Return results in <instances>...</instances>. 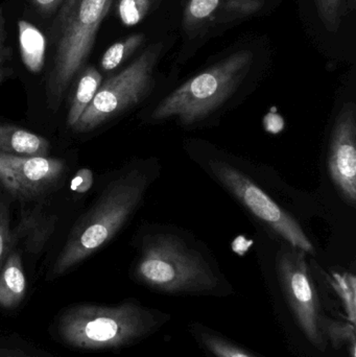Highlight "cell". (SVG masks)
Listing matches in <instances>:
<instances>
[{
    "mask_svg": "<svg viewBox=\"0 0 356 357\" xmlns=\"http://www.w3.org/2000/svg\"><path fill=\"white\" fill-rule=\"evenodd\" d=\"M254 63L250 50H238L190 77L159 102L150 113L153 123L173 121L196 129L215 121L231 104Z\"/></svg>",
    "mask_w": 356,
    "mask_h": 357,
    "instance_id": "cell-1",
    "label": "cell"
},
{
    "mask_svg": "<svg viewBox=\"0 0 356 357\" xmlns=\"http://www.w3.org/2000/svg\"><path fill=\"white\" fill-rule=\"evenodd\" d=\"M153 178L150 169L136 167L113 180L72 227L56 259V272L68 270L108 245L135 213Z\"/></svg>",
    "mask_w": 356,
    "mask_h": 357,
    "instance_id": "cell-2",
    "label": "cell"
},
{
    "mask_svg": "<svg viewBox=\"0 0 356 357\" xmlns=\"http://www.w3.org/2000/svg\"><path fill=\"white\" fill-rule=\"evenodd\" d=\"M114 0H64L54 20V66L46 86L52 110L61 106L65 92L87 62L102 21Z\"/></svg>",
    "mask_w": 356,
    "mask_h": 357,
    "instance_id": "cell-3",
    "label": "cell"
},
{
    "mask_svg": "<svg viewBox=\"0 0 356 357\" xmlns=\"http://www.w3.org/2000/svg\"><path fill=\"white\" fill-rule=\"evenodd\" d=\"M142 282L160 293H212L219 278L201 252L173 233L150 235L137 264Z\"/></svg>",
    "mask_w": 356,
    "mask_h": 357,
    "instance_id": "cell-4",
    "label": "cell"
},
{
    "mask_svg": "<svg viewBox=\"0 0 356 357\" xmlns=\"http://www.w3.org/2000/svg\"><path fill=\"white\" fill-rule=\"evenodd\" d=\"M163 50V42L150 44L129 66L102 84L73 132L93 131L144 102L154 88L155 70Z\"/></svg>",
    "mask_w": 356,
    "mask_h": 357,
    "instance_id": "cell-5",
    "label": "cell"
},
{
    "mask_svg": "<svg viewBox=\"0 0 356 357\" xmlns=\"http://www.w3.org/2000/svg\"><path fill=\"white\" fill-rule=\"evenodd\" d=\"M208 165L209 172L215 180L255 218L263 222L288 245L302 250L305 253L315 252L313 243L300 224L248 176L225 161L213 160Z\"/></svg>",
    "mask_w": 356,
    "mask_h": 357,
    "instance_id": "cell-6",
    "label": "cell"
},
{
    "mask_svg": "<svg viewBox=\"0 0 356 357\" xmlns=\"http://www.w3.org/2000/svg\"><path fill=\"white\" fill-rule=\"evenodd\" d=\"M307 254L291 245L282 250L276 264L278 278L299 326L316 347L325 350L319 299L305 259Z\"/></svg>",
    "mask_w": 356,
    "mask_h": 357,
    "instance_id": "cell-7",
    "label": "cell"
},
{
    "mask_svg": "<svg viewBox=\"0 0 356 357\" xmlns=\"http://www.w3.org/2000/svg\"><path fill=\"white\" fill-rule=\"evenodd\" d=\"M66 165L48 157H17L0 153V187L22 201L52 191L62 180Z\"/></svg>",
    "mask_w": 356,
    "mask_h": 357,
    "instance_id": "cell-8",
    "label": "cell"
},
{
    "mask_svg": "<svg viewBox=\"0 0 356 357\" xmlns=\"http://www.w3.org/2000/svg\"><path fill=\"white\" fill-rule=\"evenodd\" d=\"M328 171L349 205L356 203V109L345 105L336 117L330 138Z\"/></svg>",
    "mask_w": 356,
    "mask_h": 357,
    "instance_id": "cell-9",
    "label": "cell"
},
{
    "mask_svg": "<svg viewBox=\"0 0 356 357\" xmlns=\"http://www.w3.org/2000/svg\"><path fill=\"white\" fill-rule=\"evenodd\" d=\"M56 222L58 218L41 207L24 210L18 225L12 231L13 245L21 243L29 253H39L54 235Z\"/></svg>",
    "mask_w": 356,
    "mask_h": 357,
    "instance_id": "cell-10",
    "label": "cell"
},
{
    "mask_svg": "<svg viewBox=\"0 0 356 357\" xmlns=\"http://www.w3.org/2000/svg\"><path fill=\"white\" fill-rule=\"evenodd\" d=\"M49 150L46 138L16 126L0 123V153L17 157H48Z\"/></svg>",
    "mask_w": 356,
    "mask_h": 357,
    "instance_id": "cell-11",
    "label": "cell"
},
{
    "mask_svg": "<svg viewBox=\"0 0 356 357\" xmlns=\"http://www.w3.org/2000/svg\"><path fill=\"white\" fill-rule=\"evenodd\" d=\"M18 40L25 67L31 73H40L45 61L46 40L43 33L29 21L20 20L18 22Z\"/></svg>",
    "mask_w": 356,
    "mask_h": 357,
    "instance_id": "cell-12",
    "label": "cell"
},
{
    "mask_svg": "<svg viewBox=\"0 0 356 357\" xmlns=\"http://www.w3.org/2000/svg\"><path fill=\"white\" fill-rule=\"evenodd\" d=\"M102 83V75L95 67L88 66L82 70L77 88L71 98L70 108L67 114V126L70 129L75 127L86 109L91 104Z\"/></svg>",
    "mask_w": 356,
    "mask_h": 357,
    "instance_id": "cell-13",
    "label": "cell"
},
{
    "mask_svg": "<svg viewBox=\"0 0 356 357\" xmlns=\"http://www.w3.org/2000/svg\"><path fill=\"white\" fill-rule=\"evenodd\" d=\"M223 0H188L184 8L182 26L187 35L200 31L207 22L215 20Z\"/></svg>",
    "mask_w": 356,
    "mask_h": 357,
    "instance_id": "cell-14",
    "label": "cell"
},
{
    "mask_svg": "<svg viewBox=\"0 0 356 357\" xmlns=\"http://www.w3.org/2000/svg\"><path fill=\"white\" fill-rule=\"evenodd\" d=\"M144 42L146 36L144 33H135L111 45L100 59V67L102 70H114L121 66L136 50L141 47Z\"/></svg>",
    "mask_w": 356,
    "mask_h": 357,
    "instance_id": "cell-15",
    "label": "cell"
},
{
    "mask_svg": "<svg viewBox=\"0 0 356 357\" xmlns=\"http://www.w3.org/2000/svg\"><path fill=\"white\" fill-rule=\"evenodd\" d=\"M160 2L161 0H117V15L125 26H134L141 22Z\"/></svg>",
    "mask_w": 356,
    "mask_h": 357,
    "instance_id": "cell-16",
    "label": "cell"
},
{
    "mask_svg": "<svg viewBox=\"0 0 356 357\" xmlns=\"http://www.w3.org/2000/svg\"><path fill=\"white\" fill-rule=\"evenodd\" d=\"M0 289L4 293L21 295L25 289V277L21 268L20 256L13 253L6 260L0 279Z\"/></svg>",
    "mask_w": 356,
    "mask_h": 357,
    "instance_id": "cell-17",
    "label": "cell"
},
{
    "mask_svg": "<svg viewBox=\"0 0 356 357\" xmlns=\"http://www.w3.org/2000/svg\"><path fill=\"white\" fill-rule=\"evenodd\" d=\"M350 0H315L318 14L325 29L336 33L342 24Z\"/></svg>",
    "mask_w": 356,
    "mask_h": 357,
    "instance_id": "cell-18",
    "label": "cell"
},
{
    "mask_svg": "<svg viewBox=\"0 0 356 357\" xmlns=\"http://www.w3.org/2000/svg\"><path fill=\"white\" fill-rule=\"evenodd\" d=\"M265 0H223L217 10V22H229L261 10Z\"/></svg>",
    "mask_w": 356,
    "mask_h": 357,
    "instance_id": "cell-19",
    "label": "cell"
},
{
    "mask_svg": "<svg viewBox=\"0 0 356 357\" xmlns=\"http://www.w3.org/2000/svg\"><path fill=\"white\" fill-rule=\"evenodd\" d=\"M201 343L215 357H254L246 350L209 331L199 333Z\"/></svg>",
    "mask_w": 356,
    "mask_h": 357,
    "instance_id": "cell-20",
    "label": "cell"
},
{
    "mask_svg": "<svg viewBox=\"0 0 356 357\" xmlns=\"http://www.w3.org/2000/svg\"><path fill=\"white\" fill-rule=\"evenodd\" d=\"M334 289L344 302L351 322L355 323V277L350 273L334 274Z\"/></svg>",
    "mask_w": 356,
    "mask_h": 357,
    "instance_id": "cell-21",
    "label": "cell"
},
{
    "mask_svg": "<svg viewBox=\"0 0 356 357\" xmlns=\"http://www.w3.org/2000/svg\"><path fill=\"white\" fill-rule=\"evenodd\" d=\"M119 325L121 324L113 319L98 318L86 326V335L93 341H110L118 335Z\"/></svg>",
    "mask_w": 356,
    "mask_h": 357,
    "instance_id": "cell-22",
    "label": "cell"
},
{
    "mask_svg": "<svg viewBox=\"0 0 356 357\" xmlns=\"http://www.w3.org/2000/svg\"><path fill=\"white\" fill-rule=\"evenodd\" d=\"M12 245V231L10 228L8 208L6 203L0 199V264L3 261Z\"/></svg>",
    "mask_w": 356,
    "mask_h": 357,
    "instance_id": "cell-23",
    "label": "cell"
},
{
    "mask_svg": "<svg viewBox=\"0 0 356 357\" xmlns=\"http://www.w3.org/2000/svg\"><path fill=\"white\" fill-rule=\"evenodd\" d=\"M93 173L90 169H82L71 181V189L77 193H85L93 186Z\"/></svg>",
    "mask_w": 356,
    "mask_h": 357,
    "instance_id": "cell-24",
    "label": "cell"
},
{
    "mask_svg": "<svg viewBox=\"0 0 356 357\" xmlns=\"http://www.w3.org/2000/svg\"><path fill=\"white\" fill-rule=\"evenodd\" d=\"M29 1L40 12L48 15L58 10L64 0H29Z\"/></svg>",
    "mask_w": 356,
    "mask_h": 357,
    "instance_id": "cell-25",
    "label": "cell"
},
{
    "mask_svg": "<svg viewBox=\"0 0 356 357\" xmlns=\"http://www.w3.org/2000/svg\"><path fill=\"white\" fill-rule=\"evenodd\" d=\"M4 18L2 8L0 6V85L3 81L6 71H4Z\"/></svg>",
    "mask_w": 356,
    "mask_h": 357,
    "instance_id": "cell-26",
    "label": "cell"
}]
</instances>
